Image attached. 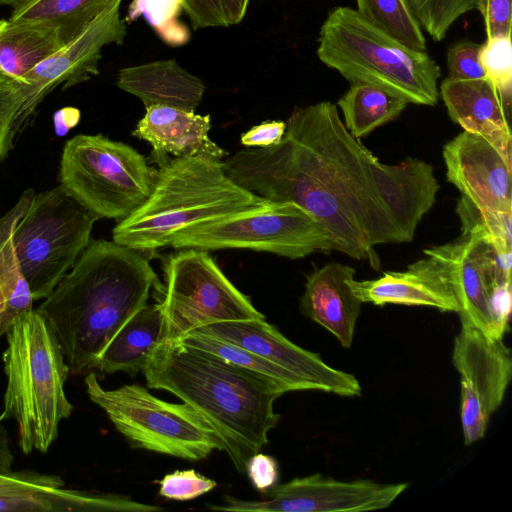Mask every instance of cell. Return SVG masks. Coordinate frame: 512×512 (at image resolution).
<instances>
[{
  "mask_svg": "<svg viewBox=\"0 0 512 512\" xmlns=\"http://www.w3.org/2000/svg\"><path fill=\"white\" fill-rule=\"evenodd\" d=\"M222 163L242 188L304 208L329 234L333 250L376 270V245L407 242L388 204L392 165L348 132L331 102L295 108L278 144L240 150Z\"/></svg>",
  "mask_w": 512,
  "mask_h": 512,
  "instance_id": "cell-1",
  "label": "cell"
},
{
  "mask_svg": "<svg viewBox=\"0 0 512 512\" xmlns=\"http://www.w3.org/2000/svg\"><path fill=\"white\" fill-rule=\"evenodd\" d=\"M161 288L144 255L114 241L91 240L37 310L50 324L70 373L95 369L102 351Z\"/></svg>",
  "mask_w": 512,
  "mask_h": 512,
  "instance_id": "cell-2",
  "label": "cell"
},
{
  "mask_svg": "<svg viewBox=\"0 0 512 512\" xmlns=\"http://www.w3.org/2000/svg\"><path fill=\"white\" fill-rule=\"evenodd\" d=\"M142 372L149 388L174 394L212 427L240 473L279 422V385L179 340L161 343Z\"/></svg>",
  "mask_w": 512,
  "mask_h": 512,
  "instance_id": "cell-3",
  "label": "cell"
},
{
  "mask_svg": "<svg viewBox=\"0 0 512 512\" xmlns=\"http://www.w3.org/2000/svg\"><path fill=\"white\" fill-rule=\"evenodd\" d=\"M265 201L236 184L220 159L170 158L159 167L149 197L114 227L113 241L142 254L153 253L170 246L183 230Z\"/></svg>",
  "mask_w": 512,
  "mask_h": 512,
  "instance_id": "cell-4",
  "label": "cell"
},
{
  "mask_svg": "<svg viewBox=\"0 0 512 512\" xmlns=\"http://www.w3.org/2000/svg\"><path fill=\"white\" fill-rule=\"evenodd\" d=\"M3 353L7 385L0 423L14 419L24 454L45 453L73 405L64 385L70 373L62 348L37 309L22 313L6 333Z\"/></svg>",
  "mask_w": 512,
  "mask_h": 512,
  "instance_id": "cell-5",
  "label": "cell"
},
{
  "mask_svg": "<svg viewBox=\"0 0 512 512\" xmlns=\"http://www.w3.org/2000/svg\"><path fill=\"white\" fill-rule=\"evenodd\" d=\"M317 55L350 83L377 86L412 104L434 106L438 101L441 70L429 54L404 45L356 9L338 6L328 13Z\"/></svg>",
  "mask_w": 512,
  "mask_h": 512,
  "instance_id": "cell-6",
  "label": "cell"
},
{
  "mask_svg": "<svg viewBox=\"0 0 512 512\" xmlns=\"http://www.w3.org/2000/svg\"><path fill=\"white\" fill-rule=\"evenodd\" d=\"M2 219L34 301L47 298L70 271L98 220L60 185L26 190Z\"/></svg>",
  "mask_w": 512,
  "mask_h": 512,
  "instance_id": "cell-7",
  "label": "cell"
},
{
  "mask_svg": "<svg viewBox=\"0 0 512 512\" xmlns=\"http://www.w3.org/2000/svg\"><path fill=\"white\" fill-rule=\"evenodd\" d=\"M157 173L131 146L81 134L65 143L59 178L63 190L98 219L120 221L149 197Z\"/></svg>",
  "mask_w": 512,
  "mask_h": 512,
  "instance_id": "cell-8",
  "label": "cell"
},
{
  "mask_svg": "<svg viewBox=\"0 0 512 512\" xmlns=\"http://www.w3.org/2000/svg\"><path fill=\"white\" fill-rule=\"evenodd\" d=\"M89 399L108 416L131 447L185 460L207 458L223 444L212 427L186 403L161 400L138 384L104 389L97 374L85 379Z\"/></svg>",
  "mask_w": 512,
  "mask_h": 512,
  "instance_id": "cell-9",
  "label": "cell"
},
{
  "mask_svg": "<svg viewBox=\"0 0 512 512\" xmlns=\"http://www.w3.org/2000/svg\"><path fill=\"white\" fill-rule=\"evenodd\" d=\"M170 246L205 251L250 249L289 259L333 250L331 237L311 213L292 202L267 199L261 205L183 230Z\"/></svg>",
  "mask_w": 512,
  "mask_h": 512,
  "instance_id": "cell-10",
  "label": "cell"
},
{
  "mask_svg": "<svg viewBox=\"0 0 512 512\" xmlns=\"http://www.w3.org/2000/svg\"><path fill=\"white\" fill-rule=\"evenodd\" d=\"M163 270L165 285L159 305L166 341L213 323L265 318L205 250L180 249L165 259Z\"/></svg>",
  "mask_w": 512,
  "mask_h": 512,
  "instance_id": "cell-11",
  "label": "cell"
},
{
  "mask_svg": "<svg viewBox=\"0 0 512 512\" xmlns=\"http://www.w3.org/2000/svg\"><path fill=\"white\" fill-rule=\"evenodd\" d=\"M407 487V483L382 484L365 479L340 481L315 473L274 485L261 493L262 500L225 496L224 505L207 507L233 512L371 511L389 507Z\"/></svg>",
  "mask_w": 512,
  "mask_h": 512,
  "instance_id": "cell-12",
  "label": "cell"
},
{
  "mask_svg": "<svg viewBox=\"0 0 512 512\" xmlns=\"http://www.w3.org/2000/svg\"><path fill=\"white\" fill-rule=\"evenodd\" d=\"M195 331L247 349L303 380L310 390L339 396L361 394V385L350 373L326 364L314 352L288 340L265 318L225 321L203 326Z\"/></svg>",
  "mask_w": 512,
  "mask_h": 512,
  "instance_id": "cell-13",
  "label": "cell"
},
{
  "mask_svg": "<svg viewBox=\"0 0 512 512\" xmlns=\"http://www.w3.org/2000/svg\"><path fill=\"white\" fill-rule=\"evenodd\" d=\"M120 6L102 12L78 37L40 62L25 78L24 102L17 115L14 133L56 86L69 88L99 73L102 49L124 42L127 23L120 17Z\"/></svg>",
  "mask_w": 512,
  "mask_h": 512,
  "instance_id": "cell-14",
  "label": "cell"
},
{
  "mask_svg": "<svg viewBox=\"0 0 512 512\" xmlns=\"http://www.w3.org/2000/svg\"><path fill=\"white\" fill-rule=\"evenodd\" d=\"M163 508L123 495L68 489L54 474L0 470V511L155 512Z\"/></svg>",
  "mask_w": 512,
  "mask_h": 512,
  "instance_id": "cell-15",
  "label": "cell"
},
{
  "mask_svg": "<svg viewBox=\"0 0 512 512\" xmlns=\"http://www.w3.org/2000/svg\"><path fill=\"white\" fill-rule=\"evenodd\" d=\"M447 181L469 200L512 212L511 157L487 139L463 131L443 147Z\"/></svg>",
  "mask_w": 512,
  "mask_h": 512,
  "instance_id": "cell-16",
  "label": "cell"
},
{
  "mask_svg": "<svg viewBox=\"0 0 512 512\" xmlns=\"http://www.w3.org/2000/svg\"><path fill=\"white\" fill-rule=\"evenodd\" d=\"M481 247L482 242L461 235L452 242L426 248L423 253L453 292L461 323L470 324L495 339Z\"/></svg>",
  "mask_w": 512,
  "mask_h": 512,
  "instance_id": "cell-17",
  "label": "cell"
},
{
  "mask_svg": "<svg viewBox=\"0 0 512 512\" xmlns=\"http://www.w3.org/2000/svg\"><path fill=\"white\" fill-rule=\"evenodd\" d=\"M210 115H199L176 107L154 105L146 108L132 134L152 146L151 158L159 167L174 157L207 156L222 159L227 152L208 136Z\"/></svg>",
  "mask_w": 512,
  "mask_h": 512,
  "instance_id": "cell-18",
  "label": "cell"
},
{
  "mask_svg": "<svg viewBox=\"0 0 512 512\" xmlns=\"http://www.w3.org/2000/svg\"><path fill=\"white\" fill-rule=\"evenodd\" d=\"M355 270L345 264L329 262L308 277L300 298V311L321 325L344 348L353 343L362 302L355 296L350 281Z\"/></svg>",
  "mask_w": 512,
  "mask_h": 512,
  "instance_id": "cell-19",
  "label": "cell"
},
{
  "mask_svg": "<svg viewBox=\"0 0 512 512\" xmlns=\"http://www.w3.org/2000/svg\"><path fill=\"white\" fill-rule=\"evenodd\" d=\"M452 363L478 394L491 415L500 407L512 376L511 350L503 339L486 336L474 326L461 323L454 339Z\"/></svg>",
  "mask_w": 512,
  "mask_h": 512,
  "instance_id": "cell-20",
  "label": "cell"
},
{
  "mask_svg": "<svg viewBox=\"0 0 512 512\" xmlns=\"http://www.w3.org/2000/svg\"><path fill=\"white\" fill-rule=\"evenodd\" d=\"M440 95L454 123L482 136L511 157L512 135L506 108L490 80L447 77L440 84Z\"/></svg>",
  "mask_w": 512,
  "mask_h": 512,
  "instance_id": "cell-21",
  "label": "cell"
},
{
  "mask_svg": "<svg viewBox=\"0 0 512 512\" xmlns=\"http://www.w3.org/2000/svg\"><path fill=\"white\" fill-rule=\"evenodd\" d=\"M350 286L362 303L426 306L442 312H459L449 285L426 256L410 264L405 271H387L374 280L354 278Z\"/></svg>",
  "mask_w": 512,
  "mask_h": 512,
  "instance_id": "cell-22",
  "label": "cell"
},
{
  "mask_svg": "<svg viewBox=\"0 0 512 512\" xmlns=\"http://www.w3.org/2000/svg\"><path fill=\"white\" fill-rule=\"evenodd\" d=\"M116 85L142 100L146 108L163 105L195 111L205 92V84L174 59L122 68Z\"/></svg>",
  "mask_w": 512,
  "mask_h": 512,
  "instance_id": "cell-23",
  "label": "cell"
},
{
  "mask_svg": "<svg viewBox=\"0 0 512 512\" xmlns=\"http://www.w3.org/2000/svg\"><path fill=\"white\" fill-rule=\"evenodd\" d=\"M166 341V324L158 304H146L116 332L99 356L95 369L103 374L143 371L156 348Z\"/></svg>",
  "mask_w": 512,
  "mask_h": 512,
  "instance_id": "cell-24",
  "label": "cell"
},
{
  "mask_svg": "<svg viewBox=\"0 0 512 512\" xmlns=\"http://www.w3.org/2000/svg\"><path fill=\"white\" fill-rule=\"evenodd\" d=\"M64 44L56 28L0 20V73L23 85L27 75Z\"/></svg>",
  "mask_w": 512,
  "mask_h": 512,
  "instance_id": "cell-25",
  "label": "cell"
},
{
  "mask_svg": "<svg viewBox=\"0 0 512 512\" xmlns=\"http://www.w3.org/2000/svg\"><path fill=\"white\" fill-rule=\"evenodd\" d=\"M122 0H27L13 7L9 20L56 28L65 45L78 37L105 10Z\"/></svg>",
  "mask_w": 512,
  "mask_h": 512,
  "instance_id": "cell-26",
  "label": "cell"
},
{
  "mask_svg": "<svg viewBox=\"0 0 512 512\" xmlns=\"http://www.w3.org/2000/svg\"><path fill=\"white\" fill-rule=\"evenodd\" d=\"M337 104L342 110L346 129L354 138L360 139L395 120L409 103L377 86L353 82Z\"/></svg>",
  "mask_w": 512,
  "mask_h": 512,
  "instance_id": "cell-27",
  "label": "cell"
},
{
  "mask_svg": "<svg viewBox=\"0 0 512 512\" xmlns=\"http://www.w3.org/2000/svg\"><path fill=\"white\" fill-rule=\"evenodd\" d=\"M178 340L192 347L216 355L233 365L265 377L275 382L285 392L310 390L303 380L289 371L247 349L220 340L211 335L203 334L194 330Z\"/></svg>",
  "mask_w": 512,
  "mask_h": 512,
  "instance_id": "cell-28",
  "label": "cell"
},
{
  "mask_svg": "<svg viewBox=\"0 0 512 512\" xmlns=\"http://www.w3.org/2000/svg\"><path fill=\"white\" fill-rule=\"evenodd\" d=\"M33 301L8 227L0 218V337L6 335L22 313L33 308Z\"/></svg>",
  "mask_w": 512,
  "mask_h": 512,
  "instance_id": "cell-29",
  "label": "cell"
},
{
  "mask_svg": "<svg viewBox=\"0 0 512 512\" xmlns=\"http://www.w3.org/2000/svg\"><path fill=\"white\" fill-rule=\"evenodd\" d=\"M356 11L404 45L426 51V39L407 0H356Z\"/></svg>",
  "mask_w": 512,
  "mask_h": 512,
  "instance_id": "cell-30",
  "label": "cell"
},
{
  "mask_svg": "<svg viewBox=\"0 0 512 512\" xmlns=\"http://www.w3.org/2000/svg\"><path fill=\"white\" fill-rule=\"evenodd\" d=\"M456 213L462 235L500 250H512V212L474 203L465 196L458 199Z\"/></svg>",
  "mask_w": 512,
  "mask_h": 512,
  "instance_id": "cell-31",
  "label": "cell"
},
{
  "mask_svg": "<svg viewBox=\"0 0 512 512\" xmlns=\"http://www.w3.org/2000/svg\"><path fill=\"white\" fill-rule=\"evenodd\" d=\"M182 10L184 0H133L124 20L128 23L142 17L162 41L178 47L190 40L188 27L179 20Z\"/></svg>",
  "mask_w": 512,
  "mask_h": 512,
  "instance_id": "cell-32",
  "label": "cell"
},
{
  "mask_svg": "<svg viewBox=\"0 0 512 512\" xmlns=\"http://www.w3.org/2000/svg\"><path fill=\"white\" fill-rule=\"evenodd\" d=\"M481 0H407L421 28L435 41L445 38L463 14L478 9Z\"/></svg>",
  "mask_w": 512,
  "mask_h": 512,
  "instance_id": "cell-33",
  "label": "cell"
},
{
  "mask_svg": "<svg viewBox=\"0 0 512 512\" xmlns=\"http://www.w3.org/2000/svg\"><path fill=\"white\" fill-rule=\"evenodd\" d=\"M479 62L485 77L497 89L505 108L508 107L512 92L511 34L487 37L480 47Z\"/></svg>",
  "mask_w": 512,
  "mask_h": 512,
  "instance_id": "cell-34",
  "label": "cell"
},
{
  "mask_svg": "<svg viewBox=\"0 0 512 512\" xmlns=\"http://www.w3.org/2000/svg\"><path fill=\"white\" fill-rule=\"evenodd\" d=\"M24 102L22 86L0 73V163L6 157L14 133L17 115Z\"/></svg>",
  "mask_w": 512,
  "mask_h": 512,
  "instance_id": "cell-35",
  "label": "cell"
},
{
  "mask_svg": "<svg viewBox=\"0 0 512 512\" xmlns=\"http://www.w3.org/2000/svg\"><path fill=\"white\" fill-rule=\"evenodd\" d=\"M159 494L167 499L187 501L213 490L217 483L194 469L176 470L158 481Z\"/></svg>",
  "mask_w": 512,
  "mask_h": 512,
  "instance_id": "cell-36",
  "label": "cell"
},
{
  "mask_svg": "<svg viewBox=\"0 0 512 512\" xmlns=\"http://www.w3.org/2000/svg\"><path fill=\"white\" fill-rule=\"evenodd\" d=\"M460 384V418L464 443L471 445L484 437L490 416L473 387L463 378Z\"/></svg>",
  "mask_w": 512,
  "mask_h": 512,
  "instance_id": "cell-37",
  "label": "cell"
},
{
  "mask_svg": "<svg viewBox=\"0 0 512 512\" xmlns=\"http://www.w3.org/2000/svg\"><path fill=\"white\" fill-rule=\"evenodd\" d=\"M481 44L459 41L447 50V69L452 79H479L485 77L479 62Z\"/></svg>",
  "mask_w": 512,
  "mask_h": 512,
  "instance_id": "cell-38",
  "label": "cell"
},
{
  "mask_svg": "<svg viewBox=\"0 0 512 512\" xmlns=\"http://www.w3.org/2000/svg\"><path fill=\"white\" fill-rule=\"evenodd\" d=\"M488 308L495 339H503L509 330L512 307L511 283L496 285L489 289Z\"/></svg>",
  "mask_w": 512,
  "mask_h": 512,
  "instance_id": "cell-39",
  "label": "cell"
},
{
  "mask_svg": "<svg viewBox=\"0 0 512 512\" xmlns=\"http://www.w3.org/2000/svg\"><path fill=\"white\" fill-rule=\"evenodd\" d=\"M481 251L488 291L493 286L511 283L512 250L482 243Z\"/></svg>",
  "mask_w": 512,
  "mask_h": 512,
  "instance_id": "cell-40",
  "label": "cell"
},
{
  "mask_svg": "<svg viewBox=\"0 0 512 512\" xmlns=\"http://www.w3.org/2000/svg\"><path fill=\"white\" fill-rule=\"evenodd\" d=\"M193 29L227 27L219 0H184Z\"/></svg>",
  "mask_w": 512,
  "mask_h": 512,
  "instance_id": "cell-41",
  "label": "cell"
},
{
  "mask_svg": "<svg viewBox=\"0 0 512 512\" xmlns=\"http://www.w3.org/2000/svg\"><path fill=\"white\" fill-rule=\"evenodd\" d=\"M481 12L487 37L511 34V0H481Z\"/></svg>",
  "mask_w": 512,
  "mask_h": 512,
  "instance_id": "cell-42",
  "label": "cell"
},
{
  "mask_svg": "<svg viewBox=\"0 0 512 512\" xmlns=\"http://www.w3.org/2000/svg\"><path fill=\"white\" fill-rule=\"evenodd\" d=\"M245 473L253 487L263 493L276 485L278 464L273 457L258 452L248 459Z\"/></svg>",
  "mask_w": 512,
  "mask_h": 512,
  "instance_id": "cell-43",
  "label": "cell"
},
{
  "mask_svg": "<svg viewBox=\"0 0 512 512\" xmlns=\"http://www.w3.org/2000/svg\"><path fill=\"white\" fill-rule=\"evenodd\" d=\"M286 131L284 121H266L241 135L240 142L246 147L266 148L278 144Z\"/></svg>",
  "mask_w": 512,
  "mask_h": 512,
  "instance_id": "cell-44",
  "label": "cell"
},
{
  "mask_svg": "<svg viewBox=\"0 0 512 512\" xmlns=\"http://www.w3.org/2000/svg\"><path fill=\"white\" fill-rule=\"evenodd\" d=\"M250 0H219L227 26L239 24L246 15Z\"/></svg>",
  "mask_w": 512,
  "mask_h": 512,
  "instance_id": "cell-45",
  "label": "cell"
},
{
  "mask_svg": "<svg viewBox=\"0 0 512 512\" xmlns=\"http://www.w3.org/2000/svg\"><path fill=\"white\" fill-rule=\"evenodd\" d=\"M13 463V455L9 445L6 428L0 423V470H9Z\"/></svg>",
  "mask_w": 512,
  "mask_h": 512,
  "instance_id": "cell-46",
  "label": "cell"
},
{
  "mask_svg": "<svg viewBox=\"0 0 512 512\" xmlns=\"http://www.w3.org/2000/svg\"><path fill=\"white\" fill-rule=\"evenodd\" d=\"M26 1L27 0H0V5L10 6L13 8V7L18 6Z\"/></svg>",
  "mask_w": 512,
  "mask_h": 512,
  "instance_id": "cell-47",
  "label": "cell"
}]
</instances>
